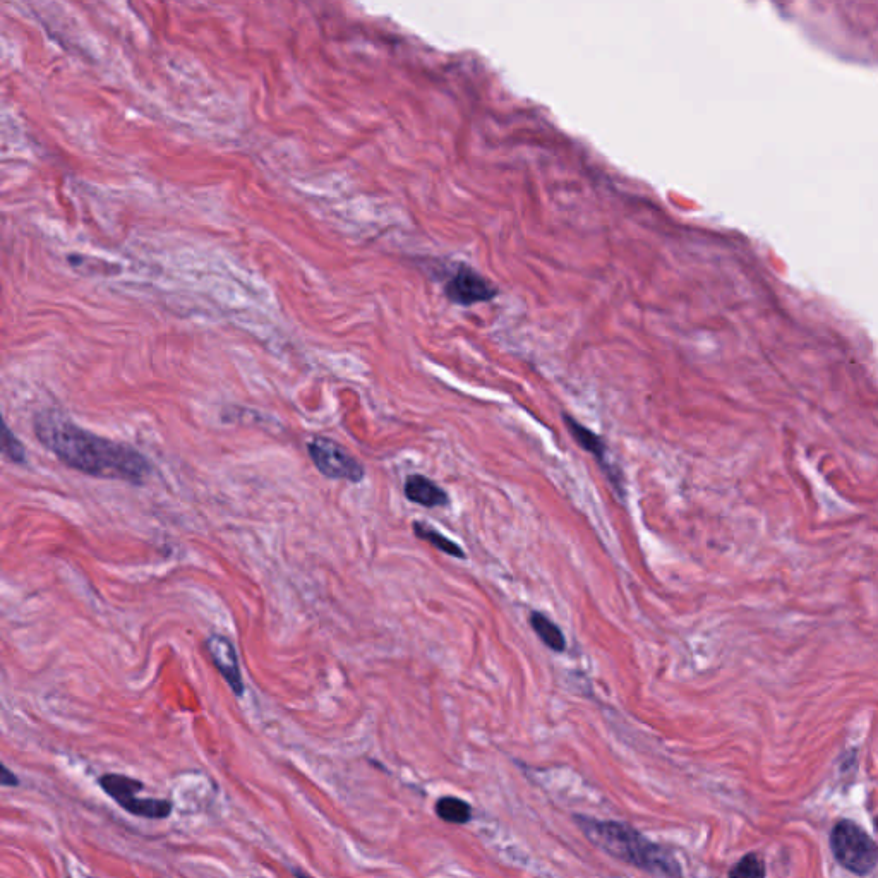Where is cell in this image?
Masks as SVG:
<instances>
[{
  "instance_id": "cell-5",
  "label": "cell",
  "mask_w": 878,
  "mask_h": 878,
  "mask_svg": "<svg viewBox=\"0 0 878 878\" xmlns=\"http://www.w3.org/2000/svg\"><path fill=\"white\" fill-rule=\"evenodd\" d=\"M307 453L316 469L328 479L349 482H361L364 479V467L333 439L316 436L307 445Z\"/></svg>"
},
{
  "instance_id": "cell-12",
  "label": "cell",
  "mask_w": 878,
  "mask_h": 878,
  "mask_svg": "<svg viewBox=\"0 0 878 878\" xmlns=\"http://www.w3.org/2000/svg\"><path fill=\"white\" fill-rule=\"evenodd\" d=\"M414 534L419 539H422V541L429 542L431 546L439 549L441 553L450 554L453 558H462V560L465 558L464 549L455 544L452 539L443 536L438 530L429 527V525L422 524V522H414Z\"/></svg>"
},
{
  "instance_id": "cell-11",
  "label": "cell",
  "mask_w": 878,
  "mask_h": 878,
  "mask_svg": "<svg viewBox=\"0 0 878 878\" xmlns=\"http://www.w3.org/2000/svg\"><path fill=\"white\" fill-rule=\"evenodd\" d=\"M530 625L537 633V637L541 638L542 644L553 652H565L566 640L565 635L560 630V626L556 625L553 620H549L546 614L534 611L530 614Z\"/></svg>"
},
{
  "instance_id": "cell-7",
  "label": "cell",
  "mask_w": 878,
  "mask_h": 878,
  "mask_svg": "<svg viewBox=\"0 0 878 878\" xmlns=\"http://www.w3.org/2000/svg\"><path fill=\"white\" fill-rule=\"evenodd\" d=\"M206 650H208L215 668L218 669V673L222 674L223 680L227 681L230 690L237 697H242L246 686H244V680H242L239 657H237L235 647L229 638L222 637V635H211L206 640Z\"/></svg>"
},
{
  "instance_id": "cell-8",
  "label": "cell",
  "mask_w": 878,
  "mask_h": 878,
  "mask_svg": "<svg viewBox=\"0 0 878 878\" xmlns=\"http://www.w3.org/2000/svg\"><path fill=\"white\" fill-rule=\"evenodd\" d=\"M565 424L573 439L580 445V448H584L585 452H589L590 455L596 457L597 462L601 464L602 470L608 472L609 479L614 482L616 489H620V476L611 467V462L608 460V446L602 441L601 436L592 433L589 427L582 426L580 422L575 421L570 415H565Z\"/></svg>"
},
{
  "instance_id": "cell-14",
  "label": "cell",
  "mask_w": 878,
  "mask_h": 878,
  "mask_svg": "<svg viewBox=\"0 0 878 878\" xmlns=\"http://www.w3.org/2000/svg\"><path fill=\"white\" fill-rule=\"evenodd\" d=\"M2 452L14 464H23L26 460V450L23 443L14 436L13 431L6 427L4 429V439H2Z\"/></svg>"
},
{
  "instance_id": "cell-16",
  "label": "cell",
  "mask_w": 878,
  "mask_h": 878,
  "mask_svg": "<svg viewBox=\"0 0 878 878\" xmlns=\"http://www.w3.org/2000/svg\"><path fill=\"white\" fill-rule=\"evenodd\" d=\"M292 873H294L295 878H314L309 875V873L304 872L301 868H292Z\"/></svg>"
},
{
  "instance_id": "cell-6",
  "label": "cell",
  "mask_w": 878,
  "mask_h": 878,
  "mask_svg": "<svg viewBox=\"0 0 878 878\" xmlns=\"http://www.w3.org/2000/svg\"><path fill=\"white\" fill-rule=\"evenodd\" d=\"M445 294L455 304L472 306L477 302L491 301L498 295V289L470 266L460 265L446 282Z\"/></svg>"
},
{
  "instance_id": "cell-10",
  "label": "cell",
  "mask_w": 878,
  "mask_h": 878,
  "mask_svg": "<svg viewBox=\"0 0 878 878\" xmlns=\"http://www.w3.org/2000/svg\"><path fill=\"white\" fill-rule=\"evenodd\" d=\"M434 810H436V815L446 824L465 825L474 818L472 806L457 796H441L436 801Z\"/></svg>"
},
{
  "instance_id": "cell-1",
  "label": "cell",
  "mask_w": 878,
  "mask_h": 878,
  "mask_svg": "<svg viewBox=\"0 0 878 878\" xmlns=\"http://www.w3.org/2000/svg\"><path fill=\"white\" fill-rule=\"evenodd\" d=\"M33 429L38 441L62 464L86 476L138 486L151 474L148 458L136 448L90 433L59 410L38 412Z\"/></svg>"
},
{
  "instance_id": "cell-2",
  "label": "cell",
  "mask_w": 878,
  "mask_h": 878,
  "mask_svg": "<svg viewBox=\"0 0 878 878\" xmlns=\"http://www.w3.org/2000/svg\"><path fill=\"white\" fill-rule=\"evenodd\" d=\"M573 822L587 841L614 860L635 866L642 872L661 878H681L683 868L671 849L650 841L635 827L616 820H602L589 815H573Z\"/></svg>"
},
{
  "instance_id": "cell-3",
  "label": "cell",
  "mask_w": 878,
  "mask_h": 878,
  "mask_svg": "<svg viewBox=\"0 0 878 878\" xmlns=\"http://www.w3.org/2000/svg\"><path fill=\"white\" fill-rule=\"evenodd\" d=\"M830 848L836 860L854 875H868L878 863V846L872 837L851 820H841L830 834Z\"/></svg>"
},
{
  "instance_id": "cell-15",
  "label": "cell",
  "mask_w": 878,
  "mask_h": 878,
  "mask_svg": "<svg viewBox=\"0 0 878 878\" xmlns=\"http://www.w3.org/2000/svg\"><path fill=\"white\" fill-rule=\"evenodd\" d=\"M0 782H2V786H19L18 777L14 776L11 770L7 769L6 765H2L0 767Z\"/></svg>"
},
{
  "instance_id": "cell-13",
  "label": "cell",
  "mask_w": 878,
  "mask_h": 878,
  "mask_svg": "<svg viewBox=\"0 0 878 878\" xmlns=\"http://www.w3.org/2000/svg\"><path fill=\"white\" fill-rule=\"evenodd\" d=\"M728 878H765L764 861L757 854H746L729 870Z\"/></svg>"
},
{
  "instance_id": "cell-9",
  "label": "cell",
  "mask_w": 878,
  "mask_h": 878,
  "mask_svg": "<svg viewBox=\"0 0 878 878\" xmlns=\"http://www.w3.org/2000/svg\"><path fill=\"white\" fill-rule=\"evenodd\" d=\"M405 496L407 500L417 505L426 506V508H436V506L448 505V494L439 488L436 482L427 479L421 474H412L405 481Z\"/></svg>"
},
{
  "instance_id": "cell-4",
  "label": "cell",
  "mask_w": 878,
  "mask_h": 878,
  "mask_svg": "<svg viewBox=\"0 0 878 878\" xmlns=\"http://www.w3.org/2000/svg\"><path fill=\"white\" fill-rule=\"evenodd\" d=\"M98 784L103 793L110 796L124 812L131 813L134 817L163 820L170 817L174 810L172 801L165 798H139L138 793L145 788L139 779L122 774H105L98 779Z\"/></svg>"
}]
</instances>
